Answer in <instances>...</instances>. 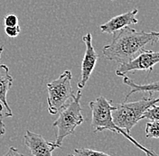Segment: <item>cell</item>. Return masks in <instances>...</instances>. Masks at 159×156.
<instances>
[{
  "label": "cell",
  "instance_id": "cell-16",
  "mask_svg": "<svg viewBox=\"0 0 159 156\" xmlns=\"http://www.w3.org/2000/svg\"><path fill=\"white\" fill-rule=\"evenodd\" d=\"M20 32H21V29H20V26L18 25H15V26H6L5 27L6 34L11 38H15V37L18 36Z\"/></svg>",
  "mask_w": 159,
  "mask_h": 156
},
{
  "label": "cell",
  "instance_id": "cell-8",
  "mask_svg": "<svg viewBox=\"0 0 159 156\" xmlns=\"http://www.w3.org/2000/svg\"><path fill=\"white\" fill-rule=\"evenodd\" d=\"M25 145L29 148L30 154L33 156H52V152L60 146L55 142H48L43 136L35 134L29 130L24 136Z\"/></svg>",
  "mask_w": 159,
  "mask_h": 156
},
{
  "label": "cell",
  "instance_id": "cell-10",
  "mask_svg": "<svg viewBox=\"0 0 159 156\" xmlns=\"http://www.w3.org/2000/svg\"><path fill=\"white\" fill-rule=\"evenodd\" d=\"M138 13L139 10L135 8L130 12H127L125 14H121L117 16H114L105 24L100 25L99 26V29L102 33L111 34L123 27L129 26L130 25L138 24L139 22V20L137 19Z\"/></svg>",
  "mask_w": 159,
  "mask_h": 156
},
{
  "label": "cell",
  "instance_id": "cell-1",
  "mask_svg": "<svg viewBox=\"0 0 159 156\" xmlns=\"http://www.w3.org/2000/svg\"><path fill=\"white\" fill-rule=\"evenodd\" d=\"M159 42V32L137 31L129 26L113 33L111 42L102 49L104 58L118 63L128 62L134 59L147 45Z\"/></svg>",
  "mask_w": 159,
  "mask_h": 156
},
{
  "label": "cell",
  "instance_id": "cell-5",
  "mask_svg": "<svg viewBox=\"0 0 159 156\" xmlns=\"http://www.w3.org/2000/svg\"><path fill=\"white\" fill-rule=\"evenodd\" d=\"M71 71L66 69L56 79L47 84V105L51 115L58 114L73 100L75 94L71 86Z\"/></svg>",
  "mask_w": 159,
  "mask_h": 156
},
{
  "label": "cell",
  "instance_id": "cell-13",
  "mask_svg": "<svg viewBox=\"0 0 159 156\" xmlns=\"http://www.w3.org/2000/svg\"><path fill=\"white\" fill-rule=\"evenodd\" d=\"M144 118H147L150 121H154V120L159 121V106H157V104H154L151 107H149L142 116V119Z\"/></svg>",
  "mask_w": 159,
  "mask_h": 156
},
{
  "label": "cell",
  "instance_id": "cell-7",
  "mask_svg": "<svg viewBox=\"0 0 159 156\" xmlns=\"http://www.w3.org/2000/svg\"><path fill=\"white\" fill-rule=\"evenodd\" d=\"M82 41L85 43V53L81 62V72H80V79L78 83V88L80 89L85 87L87 81L89 80L97 61L99 60V55L92 44V35L90 33H88L85 36L82 37Z\"/></svg>",
  "mask_w": 159,
  "mask_h": 156
},
{
  "label": "cell",
  "instance_id": "cell-17",
  "mask_svg": "<svg viewBox=\"0 0 159 156\" xmlns=\"http://www.w3.org/2000/svg\"><path fill=\"white\" fill-rule=\"evenodd\" d=\"M5 117V108L3 104L0 102V136H3L6 134V127L3 123V117Z\"/></svg>",
  "mask_w": 159,
  "mask_h": 156
},
{
  "label": "cell",
  "instance_id": "cell-3",
  "mask_svg": "<svg viewBox=\"0 0 159 156\" xmlns=\"http://www.w3.org/2000/svg\"><path fill=\"white\" fill-rule=\"evenodd\" d=\"M157 103H159V97L154 98L150 94L149 97L143 98L139 101H124L123 103L116 104L111 111L113 121L118 127L130 135L131 129L142 120L145 111L152 105Z\"/></svg>",
  "mask_w": 159,
  "mask_h": 156
},
{
  "label": "cell",
  "instance_id": "cell-4",
  "mask_svg": "<svg viewBox=\"0 0 159 156\" xmlns=\"http://www.w3.org/2000/svg\"><path fill=\"white\" fill-rule=\"evenodd\" d=\"M80 98L81 90L80 89L75 94L73 100L60 111L59 117L53 122L52 126L57 128L55 143L60 147L61 146L63 140L70 135H73L76 127L85 121L81 114Z\"/></svg>",
  "mask_w": 159,
  "mask_h": 156
},
{
  "label": "cell",
  "instance_id": "cell-2",
  "mask_svg": "<svg viewBox=\"0 0 159 156\" xmlns=\"http://www.w3.org/2000/svg\"><path fill=\"white\" fill-rule=\"evenodd\" d=\"M89 107L91 111V126L94 128V133L101 132L103 130H109L129 139L134 145L143 151L147 155H157V154L153 150H149L140 145L139 142H137V140H135L129 134L125 132L114 123L111 115V111L114 108V105H112L111 100L100 96L95 100L90 101L89 103Z\"/></svg>",
  "mask_w": 159,
  "mask_h": 156
},
{
  "label": "cell",
  "instance_id": "cell-19",
  "mask_svg": "<svg viewBox=\"0 0 159 156\" xmlns=\"http://www.w3.org/2000/svg\"><path fill=\"white\" fill-rule=\"evenodd\" d=\"M112 1H113V0H112Z\"/></svg>",
  "mask_w": 159,
  "mask_h": 156
},
{
  "label": "cell",
  "instance_id": "cell-18",
  "mask_svg": "<svg viewBox=\"0 0 159 156\" xmlns=\"http://www.w3.org/2000/svg\"><path fill=\"white\" fill-rule=\"evenodd\" d=\"M6 155H22V154H20L19 151L16 148L10 147L9 151L6 154Z\"/></svg>",
  "mask_w": 159,
  "mask_h": 156
},
{
  "label": "cell",
  "instance_id": "cell-6",
  "mask_svg": "<svg viewBox=\"0 0 159 156\" xmlns=\"http://www.w3.org/2000/svg\"><path fill=\"white\" fill-rule=\"evenodd\" d=\"M158 62L159 51L144 49L131 60L124 63H119V66L116 69V75L123 77L129 72L137 70H148L149 72H151L154 66Z\"/></svg>",
  "mask_w": 159,
  "mask_h": 156
},
{
  "label": "cell",
  "instance_id": "cell-9",
  "mask_svg": "<svg viewBox=\"0 0 159 156\" xmlns=\"http://www.w3.org/2000/svg\"><path fill=\"white\" fill-rule=\"evenodd\" d=\"M4 51V46H0V102L5 108V117H13L12 109L10 108L7 100V93L12 88L14 78L10 75L9 68L6 64L1 63V56Z\"/></svg>",
  "mask_w": 159,
  "mask_h": 156
},
{
  "label": "cell",
  "instance_id": "cell-15",
  "mask_svg": "<svg viewBox=\"0 0 159 156\" xmlns=\"http://www.w3.org/2000/svg\"><path fill=\"white\" fill-rule=\"evenodd\" d=\"M19 23V18L15 14H8L4 17V25L5 26H15Z\"/></svg>",
  "mask_w": 159,
  "mask_h": 156
},
{
  "label": "cell",
  "instance_id": "cell-14",
  "mask_svg": "<svg viewBox=\"0 0 159 156\" xmlns=\"http://www.w3.org/2000/svg\"><path fill=\"white\" fill-rule=\"evenodd\" d=\"M74 155H80V156H94V155H106L109 156V154L104 153V152H100V151H97V150H91V149H88V148H80V149H75Z\"/></svg>",
  "mask_w": 159,
  "mask_h": 156
},
{
  "label": "cell",
  "instance_id": "cell-11",
  "mask_svg": "<svg viewBox=\"0 0 159 156\" xmlns=\"http://www.w3.org/2000/svg\"><path fill=\"white\" fill-rule=\"evenodd\" d=\"M123 82L124 84H126L130 88V91L126 96L124 101H128V99L131 95H133L134 93H138V92H147L152 95L154 93H159V80L152 82V83H148V84H138L134 80H132L131 78L125 75L123 76Z\"/></svg>",
  "mask_w": 159,
  "mask_h": 156
},
{
  "label": "cell",
  "instance_id": "cell-12",
  "mask_svg": "<svg viewBox=\"0 0 159 156\" xmlns=\"http://www.w3.org/2000/svg\"><path fill=\"white\" fill-rule=\"evenodd\" d=\"M145 134L148 138H159V121L154 120L147 123Z\"/></svg>",
  "mask_w": 159,
  "mask_h": 156
}]
</instances>
